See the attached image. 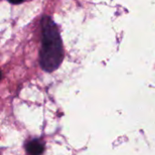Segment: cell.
Wrapping results in <instances>:
<instances>
[{"instance_id": "277c9868", "label": "cell", "mask_w": 155, "mask_h": 155, "mask_svg": "<svg viewBox=\"0 0 155 155\" xmlns=\"http://www.w3.org/2000/svg\"><path fill=\"white\" fill-rule=\"evenodd\" d=\"M1 78H2V74H1V72H0V80H1Z\"/></svg>"}, {"instance_id": "3957f363", "label": "cell", "mask_w": 155, "mask_h": 155, "mask_svg": "<svg viewBox=\"0 0 155 155\" xmlns=\"http://www.w3.org/2000/svg\"><path fill=\"white\" fill-rule=\"evenodd\" d=\"M10 3L12 4H15V5H18V4H21L24 0H8Z\"/></svg>"}, {"instance_id": "7a4b0ae2", "label": "cell", "mask_w": 155, "mask_h": 155, "mask_svg": "<svg viewBox=\"0 0 155 155\" xmlns=\"http://www.w3.org/2000/svg\"><path fill=\"white\" fill-rule=\"evenodd\" d=\"M44 143L39 140H32L25 145L26 152L30 155H41L44 152Z\"/></svg>"}, {"instance_id": "6da1fadb", "label": "cell", "mask_w": 155, "mask_h": 155, "mask_svg": "<svg viewBox=\"0 0 155 155\" xmlns=\"http://www.w3.org/2000/svg\"><path fill=\"white\" fill-rule=\"evenodd\" d=\"M43 41L40 51L41 67L48 73L55 71L62 64L64 51L60 32L50 16H44L41 21Z\"/></svg>"}]
</instances>
